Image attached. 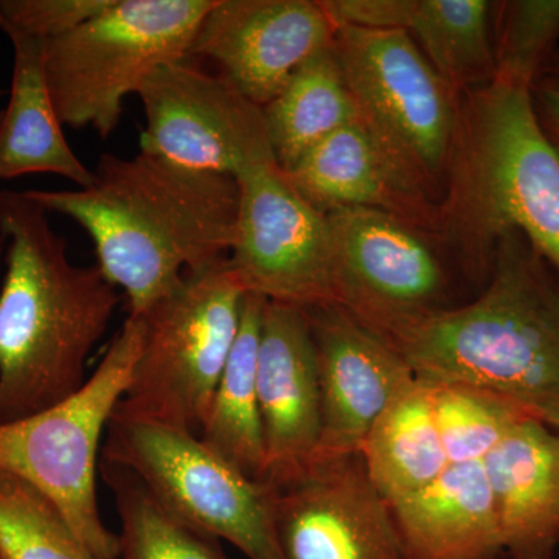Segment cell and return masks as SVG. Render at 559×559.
<instances>
[{
  "label": "cell",
  "instance_id": "1",
  "mask_svg": "<svg viewBox=\"0 0 559 559\" xmlns=\"http://www.w3.org/2000/svg\"><path fill=\"white\" fill-rule=\"evenodd\" d=\"M90 187L25 190L47 212L75 221L94 241L97 266L143 314L182 275L229 259L240 187L230 176L140 153L103 154Z\"/></svg>",
  "mask_w": 559,
  "mask_h": 559
},
{
  "label": "cell",
  "instance_id": "2",
  "mask_svg": "<svg viewBox=\"0 0 559 559\" xmlns=\"http://www.w3.org/2000/svg\"><path fill=\"white\" fill-rule=\"evenodd\" d=\"M0 425H7L83 388L120 294L100 267L69 260L49 212L25 191H0Z\"/></svg>",
  "mask_w": 559,
  "mask_h": 559
},
{
  "label": "cell",
  "instance_id": "3",
  "mask_svg": "<svg viewBox=\"0 0 559 559\" xmlns=\"http://www.w3.org/2000/svg\"><path fill=\"white\" fill-rule=\"evenodd\" d=\"M418 380L489 393L559 432V271L511 231L480 293L392 342Z\"/></svg>",
  "mask_w": 559,
  "mask_h": 559
},
{
  "label": "cell",
  "instance_id": "4",
  "mask_svg": "<svg viewBox=\"0 0 559 559\" xmlns=\"http://www.w3.org/2000/svg\"><path fill=\"white\" fill-rule=\"evenodd\" d=\"M511 231L559 271V153L532 90L495 81L460 98L433 235L460 277L481 289Z\"/></svg>",
  "mask_w": 559,
  "mask_h": 559
},
{
  "label": "cell",
  "instance_id": "5",
  "mask_svg": "<svg viewBox=\"0 0 559 559\" xmlns=\"http://www.w3.org/2000/svg\"><path fill=\"white\" fill-rule=\"evenodd\" d=\"M245 286L229 259L186 272L140 314L143 342L130 388L110 419L198 436L240 331Z\"/></svg>",
  "mask_w": 559,
  "mask_h": 559
},
{
  "label": "cell",
  "instance_id": "6",
  "mask_svg": "<svg viewBox=\"0 0 559 559\" xmlns=\"http://www.w3.org/2000/svg\"><path fill=\"white\" fill-rule=\"evenodd\" d=\"M143 330L140 316H128L79 392L0 425V469L38 489L100 559H119V536L103 522L97 499L102 436L130 388Z\"/></svg>",
  "mask_w": 559,
  "mask_h": 559
},
{
  "label": "cell",
  "instance_id": "7",
  "mask_svg": "<svg viewBox=\"0 0 559 559\" xmlns=\"http://www.w3.org/2000/svg\"><path fill=\"white\" fill-rule=\"evenodd\" d=\"M215 0H112L61 38L44 43V70L62 124L117 130L128 95L151 73L189 61Z\"/></svg>",
  "mask_w": 559,
  "mask_h": 559
},
{
  "label": "cell",
  "instance_id": "8",
  "mask_svg": "<svg viewBox=\"0 0 559 559\" xmlns=\"http://www.w3.org/2000/svg\"><path fill=\"white\" fill-rule=\"evenodd\" d=\"M331 49L359 119L439 207L460 97L404 32L337 27Z\"/></svg>",
  "mask_w": 559,
  "mask_h": 559
},
{
  "label": "cell",
  "instance_id": "9",
  "mask_svg": "<svg viewBox=\"0 0 559 559\" xmlns=\"http://www.w3.org/2000/svg\"><path fill=\"white\" fill-rule=\"evenodd\" d=\"M102 460L131 471L165 510L202 535L248 559H286L270 485L250 479L194 433L110 419Z\"/></svg>",
  "mask_w": 559,
  "mask_h": 559
},
{
  "label": "cell",
  "instance_id": "10",
  "mask_svg": "<svg viewBox=\"0 0 559 559\" xmlns=\"http://www.w3.org/2000/svg\"><path fill=\"white\" fill-rule=\"evenodd\" d=\"M333 301L392 344L455 307L454 267L439 241L414 224L371 209L326 213Z\"/></svg>",
  "mask_w": 559,
  "mask_h": 559
},
{
  "label": "cell",
  "instance_id": "11",
  "mask_svg": "<svg viewBox=\"0 0 559 559\" xmlns=\"http://www.w3.org/2000/svg\"><path fill=\"white\" fill-rule=\"evenodd\" d=\"M138 95L146 120L140 153L234 179L275 162L263 109L224 76L170 62L154 70Z\"/></svg>",
  "mask_w": 559,
  "mask_h": 559
},
{
  "label": "cell",
  "instance_id": "12",
  "mask_svg": "<svg viewBox=\"0 0 559 559\" xmlns=\"http://www.w3.org/2000/svg\"><path fill=\"white\" fill-rule=\"evenodd\" d=\"M231 270L248 293L308 310L334 304L326 215L293 189L277 162L242 173Z\"/></svg>",
  "mask_w": 559,
  "mask_h": 559
},
{
  "label": "cell",
  "instance_id": "13",
  "mask_svg": "<svg viewBox=\"0 0 559 559\" xmlns=\"http://www.w3.org/2000/svg\"><path fill=\"white\" fill-rule=\"evenodd\" d=\"M267 485L286 559H409L360 452L314 457Z\"/></svg>",
  "mask_w": 559,
  "mask_h": 559
},
{
  "label": "cell",
  "instance_id": "14",
  "mask_svg": "<svg viewBox=\"0 0 559 559\" xmlns=\"http://www.w3.org/2000/svg\"><path fill=\"white\" fill-rule=\"evenodd\" d=\"M334 25L310 0H215L191 57L215 62L231 86L264 108L290 76L326 49Z\"/></svg>",
  "mask_w": 559,
  "mask_h": 559
},
{
  "label": "cell",
  "instance_id": "15",
  "mask_svg": "<svg viewBox=\"0 0 559 559\" xmlns=\"http://www.w3.org/2000/svg\"><path fill=\"white\" fill-rule=\"evenodd\" d=\"M304 311L318 355L322 412L314 457L360 452L378 417L417 377L399 349L336 304Z\"/></svg>",
  "mask_w": 559,
  "mask_h": 559
},
{
  "label": "cell",
  "instance_id": "16",
  "mask_svg": "<svg viewBox=\"0 0 559 559\" xmlns=\"http://www.w3.org/2000/svg\"><path fill=\"white\" fill-rule=\"evenodd\" d=\"M257 382L266 443L263 481L274 485L304 469L320 441L318 355L301 308L264 301Z\"/></svg>",
  "mask_w": 559,
  "mask_h": 559
},
{
  "label": "cell",
  "instance_id": "17",
  "mask_svg": "<svg viewBox=\"0 0 559 559\" xmlns=\"http://www.w3.org/2000/svg\"><path fill=\"white\" fill-rule=\"evenodd\" d=\"M334 28L406 33L460 98L496 81L492 2L487 0H320Z\"/></svg>",
  "mask_w": 559,
  "mask_h": 559
},
{
  "label": "cell",
  "instance_id": "18",
  "mask_svg": "<svg viewBox=\"0 0 559 559\" xmlns=\"http://www.w3.org/2000/svg\"><path fill=\"white\" fill-rule=\"evenodd\" d=\"M283 173L323 215L340 209L380 210L436 234V202L407 179L359 117Z\"/></svg>",
  "mask_w": 559,
  "mask_h": 559
},
{
  "label": "cell",
  "instance_id": "19",
  "mask_svg": "<svg viewBox=\"0 0 559 559\" xmlns=\"http://www.w3.org/2000/svg\"><path fill=\"white\" fill-rule=\"evenodd\" d=\"M503 554L551 559L559 546V432L518 421L484 459Z\"/></svg>",
  "mask_w": 559,
  "mask_h": 559
},
{
  "label": "cell",
  "instance_id": "20",
  "mask_svg": "<svg viewBox=\"0 0 559 559\" xmlns=\"http://www.w3.org/2000/svg\"><path fill=\"white\" fill-rule=\"evenodd\" d=\"M392 507L409 559H498V514L484 462L450 463L432 484Z\"/></svg>",
  "mask_w": 559,
  "mask_h": 559
},
{
  "label": "cell",
  "instance_id": "21",
  "mask_svg": "<svg viewBox=\"0 0 559 559\" xmlns=\"http://www.w3.org/2000/svg\"><path fill=\"white\" fill-rule=\"evenodd\" d=\"M13 76L0 117V179L50 173L90 187L94 173L70 148L44 70V43L10 36Z\"/></svg>",
  "mask_w": 559,
  "mask_h": 559
},
{
  "label": "cell",
  "instance_id": "22",
  "mask_svg": "<svg viewBox=\"0 0 559 559\" xmlns=\"http://www.w3.org/2000/svg\"><path fill=\"white\" fill-rule=\"evenodd\" d=\"M264 297L246 294L240 331L210 401L202 443L253 480H263L266 443L261 419L257 360Z\"/></svg>",
  "mask_w": 559,
  "mask_h": 559
},
{
  "label": "cell",
  "instance_id": "23",
  "mask_svg": "<svg viewBox=\"0 0 559 559\" xmlns=\"http://www.w3.org/2000/svg\"><path fill=\"white\" fill-rule=\"evenodd\" d=\"M370 480L390 506L417 495L450 465L428 382L415 380L374 421L364 443Z\"/></svg>",
  "mask_w": 559,
  "mask_h": 559
},
{
  "label": "cell",
  "instance_id": "24",
  "mask_svg": "<svg viewBox=\"0 0 559 559\" xmlns=\"http://www.w3.org/2000/svg\"><path fill=\"white\" fill-rule=\"evenodd\" d=\"M261 109L282 171L359 117L331 44L301 64Z\"/></svg>",
  "mask_w": 559,
  "mask_h": 559
},
{
  "label": "cell",
  "instance_id": "25",
  "mask_svg": "<svg viewBox=\"0 0 559 559\" xmlns=\"http://www.w3.org/2000/svg\"><path fill=\"white\" fill-rule=\"evenodd\" d=\"M119 513V559H229L219 540L176 520L127 468L100 460Z\"/></svg>",
  "mask_w": 559,
  "mask_h": 559
},
{
  "label": "cell",
  "instance_id": "26",
  "mask_svg": "<svg viewBox=\"0 0 559 559\" xmlns=\"http://www.w3.org/2000/svg\"><path fill=\"white\" fill-rule=\"evenodd\" d=\"M0 559H100L49 499L0 469Z\"/></svg>",
  "mask_w": 559,
  "mask_h": 559
},
{
  "label": "cell",
  "instance_id": "27",
  "mask_svg": "<svg viewBox=\"0 0 559 559\" xmlns=\"http://www.w3.org/2000/svg\"><path fill=\"white\" fill-rule=\"evenodd\" d=\"M496 81L533 90L559 46V0L492 2Z\"/></svg>",
  "mask_w": 559,
  "mask_h": 559
},
{
  "label": "cell",
  "instance_id": "28",
  "mask_svg": "<svg viewBox=\"0 0 559 559\" xmlns=\"http://www.w3.org/2000/svg\"><path fill=\"white\" fill-rule=\"evenodd\" d=\"M428 384L450 463L484 462L518 421L530 418L506 401L468 385Z\"/></svg>",
  "mask_w": 559,
  "mask_h": 559
},
{
  "label": "cell",
  "instance_id": "29",
  "mask_svg": "<svg viewBox=\"0 0 559 559\" xmlns=\"http://www.w3.org/2000/svg\"><path fill=\"white\" fill-rule=\"evenodd\" d=\"M112 0H0V31L7 36L53 40L102 13Z\"/></svg>",
  "mask_w": 559,
  "mask_h": 559
},
{
  "label": "cell",
  "instance_id": "30",
  "mask_svg": "<svg viewBox=\"0 0 559 559\" xmlns=\"http://www.w3.org/2000/svg\"><path fill=\"white\" fill-rule=\"evenodd\" d=\"M532 97L540 128L559 153V91L538 84L533 87Z\"/></svg>",
  "mask_w": 559,
  "mask_h": 559
},
{
  "label": "cell",
  "instance_id": "31",
  "mask_svg": "<svg viewBox=\"0 0 559 559\" xmlns=\"http://www.w3.org/2000/svg\"><path fill=\"white\" fill-rule=\"evenodd\" d=\"M538 84H543V86H550L554 90L559 91V46L558 49L555 50V53L551 55L549 62H547L546 68H544L543 73H540Z\"/></svg>",
  "mask_w": 559,
  "mask_h": 559
},
{
  "label": "cell",
  "instance_id": "32",
  "mask_svg": "<svg viewBox=\"0 0 559 559\" xmlns=\"http://www.w3.org/2000/svg\"><path fill=\"white\" fill-rule=\"evenodd\" d=\"M2 94H3V92H2V90H0V97H2Z\"/></svg>",
  "mask_w": 559,
  "mask_h": 559
},
{
  "label": "cell",
  "instance_id": "33",
  "mask_svg": "<svg viewBox=\"0 0 559 559\" xmlns=\"http://www.w3.org/2000/svg\"><path fill=\"white\" fill-rule=\"evenodd\" d=\"M0 117H2V110H0Z\"/></svg>",
  "mask_w": 559,
  "mask_h": 559
},
{
  "label": "cell",
  "instance_id": "34",
  "mask_svg": "<svg viewBox=\"0 0 559 559\" xmlns=\"http://www.w3.org/2000/svg\"><path fill=\"white\" fill-rule=\"evenodd\" d=\"M499 559V558H498Z\"/></svg>",
  "mask_w": 559,
  "mask_h": 559
}]
</instances>
